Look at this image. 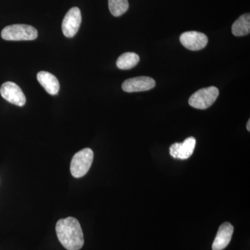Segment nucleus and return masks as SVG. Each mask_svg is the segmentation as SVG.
Here are the masks:
<instances>
[{"mask_svg": "<svg viewBox=\"0 0 250 250\" xmlns=\"http://www.w3.org/2000/svg\"><path fill=\"white\" fill-rule=\"evenodd\" d=\"M232 34L236 36L248 35L250 31V15L246 14L242 15L238 19L233 23L231 28Z\"/></svg>", "mask_w": 250, "mask_h": 250, "instance_id": "obj_12", "label": "nucleus"}, {"mask_svg": "<svg viewBox=\"0 0 250 250\" xmlns=\"http://www.w3.org/2000/svg\"><path fill=\"white\" fill-rule=\"evenodd\" d=\"M180 42L188 49L192 51L205 48L208 43V37L198 31H187L180 36Z\"/></svg>", "mask_w": 250, "mask_h": 250, "instance_id": "obj_7", "label": "nucleus"}, {"mask_svg": "<svg viewBox=\"0 0 250 250\" xmlns=\"http://www.w3.org/2000/svg\"><path fill=\"white\" fill-rule=\"evenodd\" d=\"M1 36L6 41H33L38 37V31L27 24H12L4 27Z\"/></svg>", "mask_w": 250, "mask_h": 250, "instance_id": "obj_2", "label": "nucleus"}, {"mask_svg": "<svg viewBox=\"0 0 250 250\" xmlns=\"http://www.w3.org/2000/svg\"><path fill=\"white\" fill-rule=\"evenodd\" d=\"M110 12L115 17H119L129 9L128 0H108Z\"/></svg>", "mask_w": 250, "mask_h": 250, "instance_id": "obj_14", "label": "nucleus"}, {"mask_svg": "<svg viewBox=\"0 0 250 250\" xmlns=\"http://www.w3.org/2000/svg\"><path fill=\"white\" fill-rule=\"evenodd\" d=\"M56 231L59 241L67 250H80L84 244L83 231L76 218L61 219L56 225Z\"/></svg>", "mask_w": 250, "mask_h": 250, "instance_id": "obj_1", "label": "nucleus"}, {"mask_svg": "<svg viewBox=\"0 0 250 250\" xmlns=\"http://www.w3.org/2000/svg\"><path fill=\"white\" fill-rule=\"evenodd\" d=\"M218 95L219 90L216 87L202 88L192 94L189 98L188 103L192 107L197 109H207L215 103Z\"/></svg>", "mask_w": 250, "mask_h": 250, "instance_id": "obj_4", "label": "nucleus"}, {"mask_svg": "<svg viewBox=\"0 0 250 250\" xmlns=\"http://www.w3.org/2000/svg\"><path fill=\"white\" fill-rule=\"evenodd\" d=\"M196 145V139L194 137H189L183 143H176L170 147V154L175 159H188L192 156Z\"/></svg>", "mask_w": 250, "mask_h": 250, "instance_id": "obj_9", "label": "nucleus"}, {"mask_svg": "<svg viewBox=\"0 0 250 250\" xmlns=\"http://www.w3.org/2000/svg\"><path fill=\"white\" fill-rule=\"evenodd\" d=\"M155 85V81L151 77H138L125 81L122 88L127 93H134L152 89Z\"/></svg>", "mask_w": 250, "mask_h": 250, "instance_id": "obj_8", "label": "nucleus"}, {"mask_svg": "<svg viewBox=\"0 0 250 250\" xmlns=\"http://www.w3.org/2000/svg\"><path fill=\"white\" fill-rule=\"evenodd\" d=\"M1 97L6 101L18 106H23L26 104V97L22 89L14 82H5L0 88Z\"/></svg>", "mask_w": 250, "mask_h": 250, "instance_id": "obj_6", "label": "nucleus"}, {"mask_svg": "<svg viewBox=\"0 0 250 250\" xmlns=\"http://www.w3.org/2000/svg\"><path fill=\"white\" fill-rule=\"evenodd\" d=\"M233 225L231 223H224L218 229V233L213 241L212 250H223L228 247L231 241L233 233Z\"/></svg>", "mask_w": 250, "mask_h": 250, "instance_id": "obj_10", "label": "nucleus"}, {"mask_svg": "<svg viewBox=\"0 0 250 250\" xmlns=\"http://www.w3.org/2000/svg\"><path fill=\"white\" fill-rule=\"evenodd\" d=\"M139 56L134 52H126L122 54L116 62L117 66L121 70H129L139 63Z\"/></svg>", "mask_w": 250, "mask_h": 250, "instance_id": "obj_13", "label": "nucleus"}, {"mask_svg": "<svg viewBox=\"0 0 250 250\" xmlns=\"http://www.w3.org/2000/svg\"><path fill=\"white\" fill-rule=\"evenodd\" d=\"M94 154L90 148H85L76 153L70 164V172L75 178H81L87 174L93 164Z\"/></svg>", "mask_w": 250, "mask_h": 250, "instance_id": "obj_3", "label": "nucleus"}, {"mask_svg": "<svg viewBox=\"0 0 250 250\" xmlns=\"http://www.w3.org/2000/svg\"><path fill=\"white\" fill-rule=\"evenodd\" d=\"M37 80L47 93L52 95L58 94L60 84L57 77L52 73L45 71L39 72L37 75Z\"/></svg>", "mask_w": 250, "mask_h": 250, "instance_id": "obj_11", "label": "nucleus"}, {"mask_svg": "<svg viewBox=\"0 0 250 250\" xmlns=\"http://www.w3.org/2000/svg\"><path fill=\"white\" fill-rule=\"evenodd\" d=\"M82 22V14L78 7H73L67 11L62 20V31L67 38H72L76 35Z\"/></svg>", "mask_w": 250, "mask_h": 250, "instance_id": "obj_5", "label": "nucleus"}, {"mask_svg": "<svg viewBox=\"0 0 250 250\" xmlns=\"http://www.w3.org/2000/svg\"><path fill=\"white\" fill-rule=\"evenodd\" d=\"M247 129L248 130V131H250V121H248V124H247Z\"/></svg>", "mask_w": 250, "mask_h": 250, "instance_id": "obj_15", "label": "nucleus"}]
</instances>
